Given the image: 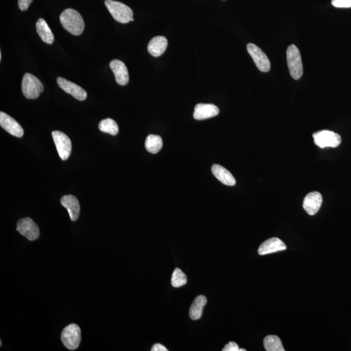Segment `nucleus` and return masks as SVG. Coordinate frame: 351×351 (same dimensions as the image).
<instances>
[{"label": "nucleus", "instance_id": "obj_1", "mask_svg": "<svg viewBox=\"0 0 351 351\" xmlns=\"http://www.w3.org/2000/svg\"><path fill=\"white\" fill-rule=\"evenodd\" d=\"M60 22L67 31L74 35H80L85 28L83 18L78 11L67 9L60 15Z\"/></svg>", "mask_w": 351, "mask_h": 351}, {"label": "nucleus", "instance_id": "obj_2", "mask_svg": "<svg viewBox=\"0 0 351 351\" xmlns=\"http://www.w3.org/2000/svg\"><path fill=\"white\" fill-rule=\"evenodd\" d=\"M105 6L117 22L127 23L132 21L133 13L130 8L121 2L105 0Z\"/></svg>", "mask_w": 351, "mask_h": 351}, {"label": "nucleus", "instance_id": "obj_3", "mask_svg": "<svg viewBox=\"0 0 351 351\" xmlns=\"http://www.w3.org/2000/svg\"><path fill=\"white\" fill-rule=\"evenodd\" d=\"M287 62L290 75L298 80L303 76V66L300 51L294 44H291L287 50Z\"/></svg>", "mask_w": 351, "mask_h": 351}, {"label": "nucleus", "instance_id": "obj_4", "mask_svg": "<svg viewBox=\"0 0 351 351\" xmlns=\"http://www.w3.org/2000/svg\"><path fill=\"white\" fill-rule=\"evenodd\" d=\"M22 91L23 96L27 99H37L43 92V84L34 75L26 73L23 77Z\"/></svg>", "mask_w": 351, "mask_h": 351}, {"label": "nucleus", "instance_id": "obj_5", "mask_svg": "<svg viewBox=\"0 0 351 351\" xmlns=\"http://www.w3.org/2000/svg\"><path fill=\"white\" fill-rule=\"evenodd\" d=\"M81 338V329L78 325H68L62 331V342L70 350H75L79 347Z\"/></svg>", "mask_w": 351, "mask_h": 351}, {"label": "nucleus", "instance_id": "obj_6", "mask_svg": "<svg viewBox=\"0 0 351 351\" xmlns=\"http://www.w3.org/2000/svg\"><path fill=\"white\" fill-rule=\"evenodd\" d=\"M313 137L315 144L321 149L326 148V147L336 148L341 142L340 135L329 130H323L313 133Z\"/></svg>", "mask_w": 351, "mask_h": 351}, {"label": "nucleus", "instance_id": "obj_7", "mask_svg": "<svg viewBox=\"0 0 351 351\" xmlns=\"http://www.w3.org/2000/svg\"><path fill=\"white\" fill-rule=\"evenodd\" d=\"M51 135H52L58 156L62 160H67L71 154V140L66 134L60 131H54L51 133Z\"/></svg>", "mask_w": 351, "mask_h": 351}, {"label": "nucleus", "instance_id": "obj_8", "mask_svg": "<svg viewBox=\"0 0 351 351\" xmlns=\"http://www.w3.org/2000/svg\"><path fill=\"white\" fill-rule=\"evenodd\" d=\"M247 48L257 69L261 72H269L271 69V63L266 53L258 46L252 43L248 44Z\"/></svg>", "mask_w": 351, "mask_h": 351}, {"label": "nucleus", "instance_id": "obj_9", "mask_svg": "<svg viewBox=\"0 0 351 351\" xmlns=\"http://www.w3.org/2000/svg\"><path fill=\"white\" fill-rule=\"evenodd\" d=\"M16 230L30 241L36 240L40 236L39 226L30 217L20 219L17 222Z\"/></svg>", "mask_w": 351, "mask_h": 351}, {"label": "nucleus", "instance_id": "obj_10", "mask_svg": "<svg viewBox=\"0 0 351 351\" xmlns=\"http://www.w3.org/2000/svg\"><path fill=\"white\" fill-rule=\"evenodd\" d=\"M58 85L62 89L65 93L70 94L72 97L79 101L85 100L87 97V93L80 86L76 85L73 82L67 80V79L58 77L57 79Z\"/></svg>", "mask_w": 351, "mask_h": 351}, {"label": "nucleus", "instance_id": "obj_11", "mask_svg": "<svg viewBox=\"0 0 351 351\" xmlns=\"http://www.w3.org/2000/svg\"><path fill=\"white\" fill-rule=\"evenodd\" d=\"M0 126L13 136L22 137L23 135V130L20 124L13 117L2 111L0 112Z\"/></svg>", "mask_w": 351, "mask_h": 351}, {"label": "nucleus", "instance_id": "obj_12", "mask_svg": "<svg viewBox=\"0 0 351 351\" xmlns=\"http://www.w3.org/2000/svg\"><path fill=\"white\" fill-rule=\"evenodd\" d=\"M323 197L321 194L317 191L312 192L305 196L303 201V208L308 215L317 214L321 207Z\"/></svg>", "mask_w": 351, "mask_h": 351}, {"label": "nucleus", "instance_id": "obj_13", "mask_svg": "<svg viewBox=\"0 0 351 351\" xmlns=\"http://www.w3.org/2000/svg\"><path fill=\"white\" fill-rule=\"evenodd\" d=\"M285 243L279 238H273L266 240L259 246L257 252L261 256L286 250Z\"/></svg>", "mask_w": 351, "mask_h": 351}, {"label": "nucleus", "instance_id": "obj_14", "mask_svg": "<svg viewBox=\"0 0 351 351\" xmlns=\"http://www.w3.org/2000/svg\"><path fill=\"white\" fill-rule=\"evenodd\" d=\"M113 71L116 83L120 85H126L129 82V73L125 63L120 60H114L109 64Z\"/></svg>", "mask_w": 351, "mask_h": 351}, {"label": "nucleus", "instance_id": "obj_15", "mask_svg": "<svg viewBox=\"0 0 351 351\" xmlns=\"http://www.w3.org/2000/svg\"><path fill=\"white\" fill-rule=\"evenodd\" d=\"M219 113L218 107L214 104H198L195 107L193 117L198 121L212 118Z\"/></svg>", "mask_w": 351, "mask_h": 351}, {"label": "nucleus", "instance_id": "obj_16", "mask_svg": "<svg viewBox=\"0 0 351 351\" xmlns=\"http://www.w3.org/2000/svg\"><path fill=\"white\" fill-rule=\"evenodd\" d=\"M61 203L67 210L71 221H76L80 212V206L78 198L73 195L63 196L61 199Z\"/></svg>", "mask_w": 351, "mask_h": 351}, {"label": "nucleus", "instance_id": "obj_17", "mask_svg": "<svg viewBox=\"0 0 351 351\" xmlns=\"http://www.w3.org/2000/svg\"><path fill=\"white\" fill-rule=\"evenodd\" d=\"M212 171L215 177L226 186H233L236 184V180L233 175L221 165L214 164L212 166Z\"/></svg>", "mask_w": 351, "mask_h": 351}, {"label": "nucleus", "instance_id": "obj_18", "mask_svg": "<svg viewBox=\"0 0 351 351\" xmlns=\"http://www.w3.org/2000/svg\"><path fill=\"white\" fill-rule=\"evenodd\" d=\"M168 42L167 39L163 36H157L149 42L148 51L154 57H159L163 54L167 49Z\"/></svg>", "mask_w": 351, "mask_h": 351}, {"label": "nucleus", "instance_id": "obj_19", "mask_svg": "<svg viewBox=\"0 0 351 351\" xmlns=\"http://www.w3.org/2000/svg\"><path fill=\"white\" fill-rule=\"evenodd\" d=\"M36 30L42 41L48 44H51L54 41V36L49 27L48 23L43 18H39L36 23Z\"/></svg>", "mask_w": 351, "mask_h": 351}, {"label": "nucleus", "instance_id": "obj_20", "mask_svg": "<svg viewBox=\"0 0 351 351\" xmlns=\"http://www.w3.org/2000/svg\"><path fill=\"white\" fill-rule=\"evenodd\" d=\"M207 303V298L204 296H198L194 300L189 310V316L192 320H196L202 317L203 308Z\"/></svg>", "mask_w": 351, "mask_h": 351}, {"label": "nucleus", "instance_id": "obj_21", "mask_svg": "<svg viewBox=\"0 0 351 351\" xmlns=\"http://www.w3.org/2000/svg\"><path fill=\"white\" fill-rule=\"evenodd\" d=\"M163 147V140L160 136L156 135H150L145 141V148L151 154H157L160 151Z\"/></svg>", "mask_w": 351, "mask_h": 351}, {"label": "nucleus", "instance_id": "obj_22", "mask_svg": "<svg viewBox=\"0 0 351 351\" xmlns=\"http://www.w3.org/2000/svg\"><path fill=\"white\" fill-rule=\"evenodd\" d=\"M264 345L267 351H284L280 339L277 336L269 335L264 339Z\"/></svg>", "mask_w": 351, "mask_h": 351}, {"label": "nucleus", "instance_id": "obj_23", "mask_svg": "<svg viewBox=\"0 0 351 351\" xmlns=\"http://www.w3.org/2000/svg\"><path fill=\"white\" fill-rule=\"evenodd\" d=\"M98 128L101 132L116 135L119 133V128L115 121L111 119H105L99 123Z\"/></svg>", "mask_w": 351, "mask_h": 351}, {"label": "nucleus", "instance_id": "obj_24", "mask_svg": "<svg viewBox=\"0 0 351 351\" xmlns=\"http://www.w3.org/2000/svg\"><path fill=\"white\" fill-rule=\"evenodd\" d=\"M171 284L174 287H180L187 284V277L181 269L177 268L172 273Z\"/></svg>", "mask_w": 351, "mask_h": 351}, {"label": "nucleus", "instance_id": "obj_25", "mask_svg": "<svg viewBox=\"0 0 351 351\" xmlns=\"http://www.w3.org/2000/svg\"><path fill=\"white\" fill-rule=\"evenodd\" d=\"M332 4L335 8H351V0H332Z\"/></svg>", "mask_w": 351, "mask_h": 351}, {"label": "nucleus", "instance_id": "obj_26", "mask_svg": "<svg viewBox=\"0 0 351 351\" xmlns=\"http://www.w3.org/2000/svg\"><path fill=\"white\" fill-rule=\"evenodd\" d=\"M18 7L21 11H26L30 5L32 3L33 0H18Z\"/></svg>", "mask_w": 351, "mask_h": 351}, {"label": "nucleus", "instance_id": "obj_27", "mask_svg": "<svg viewBox=\"0 0 351 351\" xmlns=\"http://www.w3.org/2000/svg\"><path fill=\"white\" fill-rule=\"evenodd\" d=\"M222 351H240V348L237 343L230 341L228 344H226Z\"/></svg>", "mask_w": 351, "mask_h": 351}, {"label": "nucleus", "instance_id": "obj_28", "mask_svg": "<svg viewBox=\"0 0 351 351\" xmlns=\"http://www.w3.org/2000/svg\"><path fill=\"white\" fill-rule=\"evenodd\" d=\"M152 351H167V348L160 343H156L151 348Z\"/></svg>", "mask_w": 351, "mask_h": 351}, {"label": "nucleus", "instance_id": "obj_29", "mask_svg": "<svg viewBox=\"0 0 351 351\" xmlns=\"http://www.w3.org/2000/svg\"><path fill=\"white\" fill-rule=\"evenodd\" d=\"M240 351H246V350L244 348H240Z\"/></svg>", "mask_w": 351, "mask_h": 351}, {"label": "nucleus", "instance_id": "obj_30", "mask_svg": "<svg viewBox=\"0 0 351 351\" xmlns=\"http://www.w3.org/2000/svg\"><path fill=\"white\" fill-rule=\"evenodd\" d=\"M2 53L0 52V61L2 60Z\"/></svg>", "mask_w": 351, "mask_h": 351}]
</instances>
